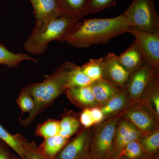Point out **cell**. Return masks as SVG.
Listing matches in <instances>:
<instances>
[{
    "label": "cell",
    "mask_w": 159,
    "mask_h": 159,
    "mask_svg": "<svg viewBox=\"0 0 159 159\" xmlns=\"http://www.w3.org/2000/svg\"><path fill=\"white\" fill-rule=\"evenodd\" d=\"M131 27L123 14L110 18L84 20L66 42L77 48L105 44L114 38L128 32Z\"/></svg>",
    "instance_id": "cell-1"
},
{
    "label": "cell",
    "mask_w": 159,
    "mask_h": 159,
    "mask_svg": "<svg viewBox=\"0 0 159 159\" xmlns=\"http://www.w3.org/2000/svg\"><path fill=\"white\" fill-rule=\"evenodd\" d=\"M75 65L66 61L52 74L47 76L42 82L31 84L22 89L21 91L33 98L34 107L26 119L19 118L21 125L29 126L38 115L50 107L57 97L65 93L69 73Z\"/></svg>",
    "instance_id": "cell-2"
},
{
    "label": "cell",
    "mask_w": 159,
    "mask_h": 159,
    "mask_svg": "<svg viewBox=\"0 0 159 159\" xmlns=\"http://www.w3.org/2000/svg\"><path fill=\"white\" fill-rule=\"evenodd\" d=\"M80 21L72 16H62L39 29L33 28L24 44L25 50L34 55L43 54L51 42H66L67 38L79 28L81 24Z\"/></svg>",
    "instance_id": "cell-3"
},
{
    "label": "cell",
    "mask_w": 159,
    "mask_h": 159,
    "mask_svg": "<svg viewBox=\"0 0 159 159\" xmlns=\"http://www.w3.org/2000/svg\"><path fill=\"white\" fill-rule=\"evenodd\" d=\"M120 117L116 116L97 124L92 130L90 158L113 159L115 133Z\"/></svg>",
    "instance_id": "cell-4"
},
{
    "label": "cell",
    "mask_w": 159,
    "mask_h": 159,
    "mask_svg": "<svg viewBox=\"0 0 159 159\" xmlns=\"http://www.w3.org/2000/svg\"><path fill=\"white\" fill-rule=\"evenodd\" d=\"M122 14L132 27L151 34H159V16L153 0H133Z\"/></svg>",
    "instance_id": "cell-5"
},
{
    "label": "cell",
    "mask_w": 159,
    "mask_h": 159,
    "mask_svg": "<svg viewBox=\"0 0 159 159\" xmlns=\"http://www.w3.org/2000/svg\"><path fill=\"white\" fill-rule=\"evenodd\" d=\"M119 116L130 122L143 135L159 130V117L143 100L129 103Z\"/></svg>",
    "instance_id": "cell-6"
},
{
    "label": "cell",
    "mask_w": 159,
    "mask_h": 159,
    "mask_svg": "<svg viewBox=\"0 0 159 159\" xmlns=\"http://www.w3.org/2000/svg\"><path fill=\"white\" fill-rule=\"evenodd\" d=\"M156 77H159V73L155 72L146 62L129 74L126 84L122 89L126 93L129 102L143 100Z\"/></svg>",
    "instance_id": "cell-7"
},
{
    "label": "cell",
    "mask_w": 159,
    "mask_h": 159,
    "mask_svg": "<svg viewBox=\"0 0 159 159\" xmlns=\"http://www.w3.org/2000/svg\"><path fill=\"white\" fill-rule=\"evenodd\" d=\"M128 33L133 35L145 62L159 73V34H151L131 27Z\"/></svg>",
    "instance_id": "cell-8"
},
{
    "label": "cell",
    "mask_w": 159,
    "mask_h": 159,
    "mask_svg": "<svg viewBox=\"0 0 159 159\" xmlns=\"http://www.w3.org/2000/svg\"><path fill=\"white\" fill-rule=\"evenodd\" d=\"M93 128H84L58 152L54 159H90V148Z\"/></svg>",
    "instance_id": "cell-9"
},
{
    "label": "cell",
    "mask_w": 159,
    "mask_h": 159,
    "mask_svg": "<svg viewBox=\"0 0 159 159\" xmlns=\"http://www.w3.org/2000/svg\"><path fill=\"white\" fill-rule=\"evenodd\" d=\"M34 9L35 29H39L52 20L67 16L60 7L57 0H29Z\"/></svg>",
    "instance_id": "cell-10"
},
{
    "label": "cell",
    "mask_w": 159,
    "mask_h": 159,
    "mask_svg": "<svg viewBox=\"0 0 159 159\" xmlns=\"http://www.w3.org/2000/svg\"><path fill=\"white\" fill-rule=\"evenodd\" d=\"M143 135L130 122L120 117L115 133L113 151V159H118L120 153L127 144L139 140Z\"/></svg>",
    "instance_id": "cell-11"
},
{
    "label": "cell",
    "mask_w": 159,
    "mask_h": 159,
    "mask_svg": "<svg viewBox=\"0 0 159 159\" xmlns=\"http://www.w3.org/2000/svg\"><path fill=\"white\" fill-rule=\"evenodd\" d=\"M104 67L102 79L122 89L128 80L129 74L119 63L118 56L109 53L103 57Z\"/></svg>",
    "instance_id": "cell-12"
},
{
    "label": "cell",
    "mask_w": 159,
    "mask_h": 159,
    "mask_svg": "<svg viewBox=\"0 0 159 159\" xmlns=\"http://www.w3.org/2000/svg\"><path fill=\"white\" fill-rule=\"evenodd\" d=\"M65 93L72 103L82 110L85 108L99 107L90 86L68 89Z\"/></svg>",
    "instance_id": "cell-13"
},
{
    "label": "cell",
    "mask_w": 159,
    "mask_h": 159,
    "mask_svg": "<svg viewBox=\"0 0 159 159\" xmlns=\"http://www.w3.org/2000/svg\"><path fill=\"white\" fill-rule=\"evenodd\" d=\"M118 60L120 65L129 74L136 70L146 62L139 46L135 40L126 51L118 56Z\"/></svg>",
    "instance_id": "cell-14"
},
{
    "label": "cell",
    "mask_w": 159,
    "mask_h": 159,
    "mask_svg": "<svg viewBox=\"0 0 159 159\" xmlns=\"http://www.w3.org/2000/svg\"><path fill=\"white\" fill-rule=\"evenodd\" d=\"M94 97L99 107L122 90V89L104 79L95 81L90 86Z\"/></svg>",
    "instance_id": "cell-15"
},
{
    "label": "cell",
    "mask_w": 159,
    "mask_h": 159,
    "mask_svg": "<svg viewBox=\"0 0 159 159\" xmlns=\"http://www.w3.org/2000/svg\"><path fill=\"white\" fill-rule=\"evenodd\" d=\"M130 102L126 94L123 90L101 107V111L105 119L119 116Z\"/></svg>",
    "instance_id": "cell-16"
},
{
    "label": "cell",
    "mask_w": 159,
    "mask_h": 159,
    "mask_svg": "<svg viewBox=\"0 0 159 159\" xmlns=\"http://www.w3.org/2000/svg\"><path fill=\"white\" fill-rule=\"evenodd\" d=\"M66 15L80 20L88 15L89 0H57Z\"/></svg>",
    "instance_id": "cell-17"
},
{
    "label": "cell",
    "mask_w": 159,
    "mask_h": 159,
    "mask_svg": "<svg viewBox=\"0 0 159 159\" xmlns=\"http://www.w3.org/2000/svg\"><path fill=\"white\" fill-rule=\"evenodd\" d=\"M69 141V139H66L58 134L44 139L42 143L39 147L44 154L49 159H54Z\"/></svg>",
    "instance_id": "cell-18"
},
{
    "label": "cell",
    "mask_w": 159,
    "mask_h": 159,
    "mask_svg": "<svg viewBox=\"0 0 159 159\" xmlns=\"http://www.w3.org/2000/svg\"><path fill=\"white\" fill-rule=\"evenodd\" d=\"M25 61L37 63V60L28 54L23 53L15 54L0 43V64L5 65L10 68H14Z\"/></svg>",
    "instance_id": "cell-19"
},
{
    "label": "cell",
    "mask_w": 159,
    "mask_h": 159,
    "mask_svg": "<svg viewBox=\"0 0 159 159\" xmlns=\"http://www.w3.org/2000/svg\"><path fill=\"white\" fill-rule=\"evenodd\" d=\"M15 136L22 148L24 159H50L44 154L35 142H29L20 134H15Z\"/></svg>",
    "instance_id": "cell-20"
},
{
    "label": "cell",
    "mask_w": 159,
    "mask_h": 159,
    "mask_svg": "<svg viewBox=\"0 0 159 159\" xmlns=\"http://www.w3.org/2000/svg\"><path fill=\"white\" fill-rule=\"evenodd\" d=\"M93 82L83 72L81 67L75 65L69 72L67 89L90 86Z\"/></svg>",
    "instance_id": "cell-21"
},
{
    "label": "cell",
    "mask_w": 159,
    "mask_h": 159,
    "mask_svg": "<svg viewBox=\"0 0 159 159\" xmlns=\"http://www.w3.org/2000/svg\"><path fill=\"white\" fill-rule=\"evenodd\" d=\"M104 64L103 57L90 59L89 61L81 67L84 74L92 80L98 81L102 79Z\"/></svg>",
    "instance_id": "cell-22"
},
{
    "label": "cell",
    "mask_w": 159,
    "mask_h": 159,
    "mask_svg": "<svg viewBox=\"0 0 159 159\" xmlns=\"http://www.w3.org/2000/svg\"><path fill=\"white\" fill-rule=\"evenodd\" d=\"M59 121V134L66 139H70L78 131L80 127L79 119L73 115H65Z\"/></svg>",
    "instance_id": "cell-23"
},
{
    "label": "cell",
    "mask_w": 159,
    "mask_h": 159,
    "mask_svg": "<svg viewBox=\"0 0 159 159\" xmlns=\"http://www.w3.org/2000/svg\"><path fill=\"white\" fill-rule=\"evenodd\" d=\"M59 132L60 121L54 119H49L37 125L35 134L45 139L59 134Z\"/></svg>",
    "instance_id": "cell-24"
},
{
    "label": "cell",
    "mask_w": 159,
    "mask_h": 159,
    "mask_svg": "<svg viewBox=\"0 0 159 159\" xmlns=\"http://www.w3.org/2000/svg\"><path fill=\"white\" fill-rule=\"evenodd\" d=\"M139 142L146 154H153L159 150V130L143 135Z\"/></svg>",
    "instance_id": "cell-25"
},
{
    "label": "cell",
    "mask_w": 159,
    "mask_h": 159,
    "mask_svg": "<svg viewBox=\"0 0 159 159\" xmlns=\"http://www.w3.org/2000/svg\"><path fill=\"white\" fill-rule=\"evenodd\" d=\"M145 155L139 140H136L125 146L118 159H141L145 157Z\"/></svg>",
    "instance_id": "cell-26"
},
{
    "label": "cell",
    "mask_w": 159,
    "mask_h": 159,
    "mask_svg": "<svg viewBox=\"0 0 159 159\" xmlns=\"http://www.w3.org/2000/svg\"><path fill=\"white\" fill-rule=\"evenodd\" d=\"M0 139L4 141L10 148L13 149L17 155L24 159L22 148L16 140L15 134L9 133L0 124Z\"/></svg>",
    "instance_id": "cell-27"
},
{
    "label": "cell",
    "mask_w": 159,
    "mask_h": 159,
    "mask_svg": "<svg viewBox=\"0 0 159 159\" xmlns=\"http://www.w3.org/2000/svg\"><path fill=\"white\" fill-rule=\"evenodd\" d=\"M19 107L20 109L22 114L31 112L34 107V99L29 94L21 91L18 98L16 100Z\"/></svg>",
    "instance_id": "cell-28"
},
{
    "label": "cell",
    "mask_w": 159,
    "mask_h": 159,
    "mask_svg": "<svg viewBox=\"0 0 159 159\" xmlns=\"http://www.w3.org/2000/svg\"><path fill=\"white\" fill-rule=\"evenodd\" d=\"M116 0H89L88 14L96 13L116 5Z\"/></svg>",
    "instance_id": "cell-29"
},
{
    "label": "cell",
    "mask_w": 159,
    "mask_h": 159,
    "mask_svg": "<svg viewBox=\"0 0 159 159\" xmlns=\"http://www.w3.org/2000/svg\"><path fill=\"white\" fill-rule=\"evenodd\" d=\"M89 108H85L83 110L80 116V122L84 128H90L94 125V121Z\"/></svg>",
    "instance_id": "cell-30"
},
{
    "label": "cell",
    "mask_w": 159,
    "mask_h": 159,
    "mask_svg": "<svg viewBox=\"0 0 159 159\" xmlns=\"http://www.w3.org/2000/svg\"><path fill=\"white\" fill-rule=\"evenodd\" d=\"M10 148L9 145L0 139V159H14Z\"/></svg>",
    "instance_id": "cell-31"
},
{
    "label": "cell",
    "mask_w": 159,
    "mask_h": 159,
    "mask_svg": "<svg viewBox=\"0 0 159 159\" xmlns=\"http://www.w3.org/2000/svg\"><path fill=\"white\" fill-rule=\"evenodd\" d=\"M89 109L94 125L99 124L104 120V116L100 107H95Z\"/></svg>",
    "instance_id": "cell-32"
},
{
    "label": "cell",
    "mask_w": 159,
    "mask_h": 159,
    "mask_svg": "<svg viewBox=\"0 0 159 159\" xmlns=\"http://www.w3.org/2000/svg\"><path fill=\"white\" fill-rule=\"evenodd\" d=\"M13 159H22L18 155H16L15 154L13 153Z\"/></svg>",
    "instance_id": "cell-33"
},
{
    "label": "cell",
    "mask_w": 159,
    "mask_h": 159,
    "mask_svg": "<svg viewBox=\"0 0 159 159\" xmlns=\"http://www.w3.org/2000/svg\"><path fill=\"white\" fill-rule=\"evenodd\" d=\"M141 159H152L151 158H148L147 157H144L142 158Z\"/></svg>",
    "instance_id": "cell-34"
}]
</instances>
